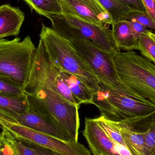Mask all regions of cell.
Listing matches in <instances>:
<instances>
[{"mask_svg": "<svg viewBox=\"0 0 155 155\" xmlns=\"http://www.w3.org/2000/svg\"><path fill=\"white\" fill-rule=\"evenodd\" d=\"M94 155H120L115 145L95 119L86 117L82 132Z\"/></svg>", "mask_w": 155, "mask_h": 155, "instance_id": "11", "label": "cell"}, {"mask_svg": "<svg viewBox=\"0 0 155 155\" xmlns=\"http://www.w3.org/2000/svg\"><path fill=\"white\" fill-rule=\"evenodd\" d=\"M134 10L147 12L141 0H119Z\"/></svg>", "mask_w": 155, "mask_h": 155, "instance_id": "28", "label": "cell"}, {"mask_svg": "<svg viewBox=\"0 0 155 155\" xmlns=\"http://www.w3.org/2000/svg\"><path fill=\"white\" fill-rule=\"evenodd\" d=\"M0 133V155H16L11 144L9 133L4 128Z\"/></svg>", "mask_w": 155, "mask_h": 155, "instance_id": "24", "label": "cell"}, {"mask_svg": "<svg viewBox=\"0 0 155 155\" xmlns=\"http://www.w3.org/2000/svg\"><path fill=\"white\" fill-rule=\"evenodd\" d=\"M117 123L126 147L132 155H147L143 133L137 132L132 126L122 121Z\"/></svg>", "mask_w": 155, "mask_h": 155, "instance_id": "15", "label": "cell"}, {"mask_svg": "<svg viewBox=\"0 0 155 155\" xmlns=\"http://www.w3.org/2000/svg\"><path fill=\"white\" fill-rule=\"evenodd\" d=\"M40 15L48 18L53 15L63 14L61 0H24Z\"/></svg>", "mask_w": 155, "mask_h": 155, "instance_id": "17", "label": "cell"}, {"mask_svg": "<svg viewBox=\"0 0 155 155\" xmlns=\"http://www.w3.org/2000/svg\"><path fill=\"white\" fill-rule=\"evenodd\" d=\"M61 2L63 14L106 28H109L114 23L111 15L98 0H61Z\"/></svg>", "mask_w": 155, "mask_h": 155, "instance_id": "9", "label": "cell"}, {"mask_svg": "<svg viewBox=\"0 0 155 155\" xmlns=\"http://www.w3.org/2000/svg\"><path fill=\"white\" fill-rule=\"evenodd\" d=\"M147 12L155 22V0H141Z\"/></svg>", "mask_w": 155, "mask_h": 155, "instance_id": "29", "label": "cell"}, {"mask_svg": "<svg viewBox=\"0 0 155 155\" xmlns=\"http://www.w3.org/2000/svg\"><path fill=\"white\" fill-rule=\"evenodd\" d=\"M0 115L40 133L49 135L66 142H72L70 137L49 116L30 107L21 114H9L0 110Z\"/></svg>", "mask_w": 155, "mask_h": 155, "instance_id": "10", "label": "cell"}, {"mask_svg": "<svg viewBox=\"0 0 155 155\" xmlns=\"http://www.w3.org/2000/svg\"><path fill=\"white\" fill-rule=\"evenodd\" d=\"M134 38L137 41L139 37L143 34L149 31L141 24L136 21H127Z\"/></svg>", "mask_w": 155, "mask_h": 155, "instance_id": "26", "label": "cell"}, {"mask_svg": "<svg viewBox=\"0 0 155 155\" xmlns=\"http://www.w3.org/2000/svg\"><path fill=\"white\" fill-rule=\"evenodd\" d=\"M0 127L8 131L16 140L25 144L38 146L62 155H91L84 145L77 142H66L31 129L0 115Z\"/></svg>", "mask_w": 155, "mask_h": 155, "instance_id": "8", "label": "cell"}, {"mask_svg": "<svg viewBox=\"0 0 155 155\" xmlns=\"http://www.w3.org/2000/svg\"><path fill=\"white\" fill-rule=\"evenodd\" d=\"M112 26V35L118 51L138 50L137 41L134 38L127 21L114 22Z\"/></svg>", "mask_w": 155, "mask_h": 155, "instance_id": "13", "label": "cell"}, {"mask_svg": "<svg viewBox=\"0 0 155 155\" xmlns=\"http://www.w3.org/2000/svg\"><path fill=\"white\" fill-rule=\"evenodd\" d=\"M91 69L99 83L110 89L131 97L148 100L126 85L120 79L113 59V53L100 48L84 38L67 40Z\"/></svg>", "mask_w": 155, "mask_h": 155, "instance_id": "3", "label": "cell"}, {"mask_svg": "<svg viewBox=\"0 0 155 155\" xmlns=\"http://www.w3.org/2000/svg\"><path fill=\"white\" fill-rule=\"evenodd\" d=\"M40 37L57 68L73 74L95 92L99 90L98 79L68 40L43 24Z\"/></svg>", "mask_w": 155, "mask_h": 155, "instance_id": "2", "label": "cell"}, {"mask_svg": "<svg viewBox=\"0 0 155 155\" xmlns=\"http://www.w3.org/2000/svg\"><path fill=\"white\" fill-rule=\"evenodd\" d=\"M95 119L115 144L123 146L126 147L120 133V127L117 122L108 120L102 116Z\"/></svg>", "mask_w": 155, "mask_h": 155, "instance_id": "19", "label": "cell"}, {"mask_svg": "<svg viewBox=\"0 0 155 155\" xmlns=\"http://www.w3.org/2000/svg\"><path fill=\"white\" fill-rule=\"evenodd\" d=\"M91 104L99 109L101 116L119 122L144 116L155 111V105L149 100H142L108 88L99 83Z\"/></svg>", "mask_w": 155, "mask_h": 155, "instance_id": "6", "label": "cell"}, {"mask_svg": "<svg viewBox=\"0 0 155 155\" xmlns=\"http://www.w3.org/2000/svg\"><path fill=\"white\" fill-rule=\"evenodd\" d=\"M153 155H155V153H154V154Z\"/></svg>", "mask_w": 155, "mask_h": 155, "instance_id": "31", "label": "cell"}, {"mask_svg": "<svg viewBox=\"0 0 155 155\" xmlns=\"http://www.w3.org/2000/svg\"><path fill=\"white\" fill-rule=\"evenodd\" d=\"M125 20L137 22L147 28L155 31V22L147 12L134 11L130 13Z\"/></svg>", "mask_w": 155, "mask_h": 155, "instance_id": "21", "label": "cell"}, {"mask_svg": "<svg viewBox=\"0 0 155 155\" xmlns=\"http://www.w3.org/2000/svg\"><path fill=\"white\" fill-rule=\"evenodd\" d=\"M52 28L67 40L80 38L87 39L108 52L118 51L109 28L102 27L63 14L49 16Z\"/></svg>", "mask_w": 155, "mask_h": 155, "instance_id": "7", "label": "cell"}, {"mask_svg": "<svg viewBox=\"0 0 155 155\" xmlns=\"http://www.w3.org/2000/svg\"><path fill=\"white\" fill-rule=\"evenodd\" d=\"M113 56L121 80L155 105V64L134 51L115 52Z\"/></svg>", "mask_w": 155, "mask_h": 155, "instance_id": "4", "label": "cell"}, {"mask_svg": "<svg viewBox=\"0 0 155 155\" xmlns=\"http://www.w3.org/2000/svg\"><path fill=\"white\" fill-rule=\"evenodd\" d=\"M25 144L31 148L35 155H62L57 152L38 146Z\"/></svg>", "mask_w": 155, "mask_h": 155, "instance_id": "27", "label": "cell"}, {"mask_svg": "<svg viewBox=\"0 0 155 155\" xmlns=\"http://www.w3.org/2000/svg\"><path fill=\"white\" fill-rule=\"evenodd\" d=\"M9 138L16 155H35L31 148L23 143L16 140L10 133Z\"/></svg>", "mask_w": 155, "mask_h": 155, "instance_id": "25", "label": "cell"}, {"mask_svg": "<svg viewBox=\"0 0 155 155\" xmlns=\"http://www.w3.org/2000/svg\"><path fill=\"white\" fill-rule=\"evenodd\" d=\"M24 92L31 107L50 116L72 142H78L79 106L62 96L55 84L34 61Z\"/></svg>", "mask_w": 155, "mask_h": 155, "instance_id": "1", "label": "cell"}, {"mask_svg": "<svg viewBox=\"0 0 155 155\" xmlns=\"http://www.w3.org/2000/svg\"><path fill=\"white\" fill-rule=\"evenodd\" d=\"M30 107L28 96L24 92L15 95H0V110L5 113L20 114Z\"/></svg>", "mask_w": 155, "mask_h": 155, "instance_id": "16", "label": "cell"}, {"mask_svg": "<svg viewBox=\"0 0 155 155\" xmlns=\"http://www.w3.org/2000/svg\"><path fill=\"white\" fill-rule=\"evenodd\" d=\"M150 30L137 40L138 50L143 57L155 64V40L150 35Z\"/></svg>", "mask_w": 155, "mask_h": 155, "instance_id": "20", "label": "cell"}, {"mask_svg": "<svg viewBox=\"0 0 155 155\" xmlns=\"http://www.w3.org/2000/svg\"><path fill=\"white\" fill-rule=\"evenodd\" d=\"M25 17L19 8L9 4L0 5V39L18 35Z\"/></svg>", "mask_w": 155, "mask_h": 155, "instance_id": "12", "label": "cell"}, {"mask_svg": "<svg viewBox=\"0 0 155 155\" xmlns=\"http://www.w3.org/2000/svg\"><path fill=\"white\" fill-rule=\"evenodd\" d=\"M23 92V89L14 82L0 77V95H15Z\"/></svg>", "mask_w": 155, "mask_h": 155, "instance_id": "23", "label": "cell"}, {"mask_svg": "<svg viewBox=\"0 0 155 155\" xmlns=\"http://www.w3.org/2000/svg\"><path fill=\"white\" fill-rule=\"evenodd\" d=\"M98 1L100 4L111 15L114 22L120 20H125L130 13L136 11L119 0Z\"/></svg>", "mask_w": 155, "mask_h": 155, "instance_id": "18", "label": "cell"}, {"mask_svg": "<svg viewBox=\"0 0 155 155\" xmlns=\"http://www.w3.org/2000/svg\"><path fill=\"white\" fill-rule=\"evenodd\" d=\"M36 48L30 36L21 41L0 39V77L11 80L24 89Z\"/></svg>", "mask_w": 155, "mask_h": 155, "instance_id": "5", "label": "cell"}, {"mask_svg": "<svg viewBox=\"0 0 155 155\" xmlns=\"http://www.w3.org/2000/svg\"><path fill=\"white\" fill-rule=\"evenodd\" d=\"M150 35H151V36L155 40V33H154L152 31H150Z\"/></svg>", "mask_w": 155, "mask_h": 155, "instance_id": "30", "label": "cell"}, {"mask_svg": "<svg viewBox=\"0 0 155 155\" xmlns=\"http://www.w3.org/2000/svg\"><path fill=\"white\" fill-rule=\"evenodd\" d=\"M143 133L147 155L155 153V115L150 122L148 129Z\"/></svg>", "mask_w": 155, "mask_h": 155, "instance_id": "22", "label": "cell"}, {"mask_svg": "<svg viewBox=\"0 0 155 155\" xmlns=\"http://www.w3.org/2000/svg\"><path fill=\"white\" fill-rule=\"evenodd\" d=\"M59 70L64 82L69 87L78 104L80 105L82 104H91L94 93L96 92L87 86L73 74Z\"/></svg>", "mask_w": 155, "mask_h": 155, "instance_id": "14", "label": "cell"}]
</instances>
